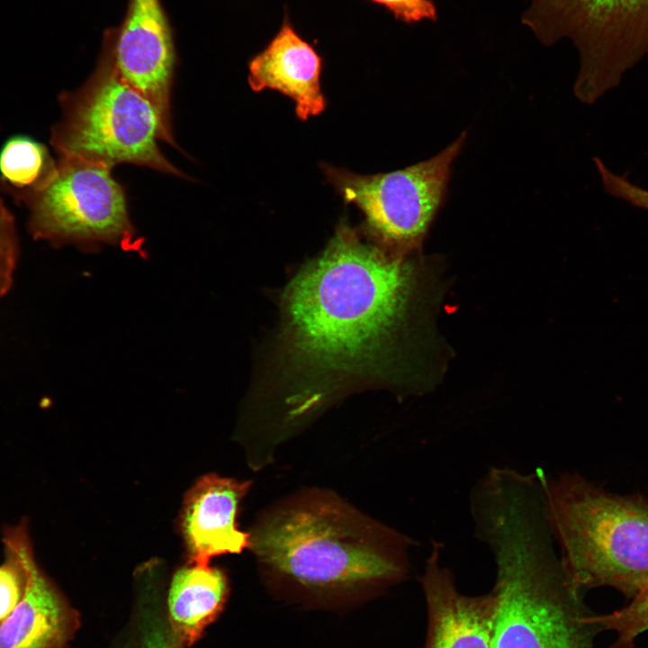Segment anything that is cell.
Returning a JSON list of instances; mask_svg holds the SVG:
<instances>
[{"instance_id": "obj_1", "label": "cell", "mask_w": 648, "mask_h": 648, "mask_svg": "<svg viewBox=\"0 0 648 648\" xmlns=\"http://www.w3.org/2000/svg\"><path fill=\"white\" fill-rule=\"evenodd\" d=\"M413 288L405 255L364 241L346 222L339 225L283 297L273 375L293 406L290 415L390 375Z\"/></svg>"}, {"instance_id": "obj_2", "label": "cell", "mask_w": 648, "mask_h": 648, "mask_svg": "<svg viewBox=\"0 0 648 648\" xmlns=\"http://www.w3.org/2000/svg\"><path fill=\"white\" fill-rule=\"evenodd\" d=\"M470 510L475 536L496 564L491 648H594L599 630L590 620L585 590L554 549L540 483L493 484L472 499Z\"/></svg>"}, {"instance_id": "obj_3", "label": "cell", "mask_w": 648, "mask_h": 648, "mask_svg": "<svg viewBox=\"0 0 648 648\" xmlns=\"http://www.w3.org/2000/svg\"><path fill=\"white\" fill-rule=\"evenodd\" d=\"M408 538L331 494L308 493L274 508L249 533L268 586L315 608H343L402 580Z\"/></svg>"}, {"instance_id": "obj_4", "label": "cell", "mask_w": 648, "mask_h": 648, "mask_svg": "<svg viewBox=\"0 0 648 648\" xmlns=\"http://www.w3.org/2000/svg\"><path fill=\"white\" fill-rule=\"evenodd\" d=\"M544 511L564 568L582 590L631 599L648 585V498L608 492L577 472L541 469Z\"/></svg>"}, {"instance_id": "obj_5", "label": "cell", "mask_w": 648, "mask_h": 648, "mask_svg": "<svg viewBox=\"0 0 648 648\" xmlns=\"http://www.w3.org/2000/svg\"><path fill=\"white\" fill-rule=\"evenodd\" d=\"M117 28L107 29L89 78L58 97L59 120L50 142L58 157L109 168L131 163L186 177L162 154L157 140L171 145L152 105L121 75L115 58Z\"/></svg>"}, {"instance_id": "obj_6", "label": "cell", "mask_w": 648, "mask_h": 648, "mask_svg": "<svg viewBox=\"0 0 648 648\" xmlns=\"http://www.w3.org/2000/svg\"><path fill=\"white\" fill-rule=\"evenodd\" d=\"M525 22L545 42L572 40L575 96L591 104L648 55V0H534Z\"/></svg>"}, {"instance_id": "obj_7", "label": "cell", "mask_w": 648, "mask_h": 648, "mask_svg": "<svg viewBox=\"0 0 648 648\" xmlns=\"http://www.w3.org/2000/svg\"><path fill=\"white\" fill-rule=\"evenodd\" d=\"M21 203L36 240L88 251L112 245L142 252L143 239L130 220L123 188L107 166L58 157L48 184Z\"/></svg>"}, {"instance_id": "obj_8", "label": "cell", "mask_w": 648, "mask_h": 648, "mask_svg": "<svg viewBox=\"0 0 648 648\" xmlns=\"http://www.w3.org/2000/svg\"><path fill=\"white\" fill-rule=\"evenodd\" d=\"M467 131L436 156L410 166L377 175H357L321 166L327 180L365 218L374 242L401 255L418 248L445 203L454 161Z\"/></svg>"}, {"instance_id": "obj_9", "label": "cell", "mask_w": 648, "mask_h": 648, "mask_svg": "<svg viewBox=\"0 0 648 648\" xmlns=\"http://www.w3.org/2000/svg\"><path fill=\"white\" fill-rule=\"evenodd\" d=\"M115 58L122 77L152 105L175 146L170 103L176 55L161 0H128Z\"/></svg>"}, {"instance_id": "obj_10", "label": "cell", "mask_w": 648, "mask_h": 648, "mask_svg": "<svg viewBox=\"0 0 648 648\" xmlns=\"http://www.w3.org/2000/svg\"><path fill=\"white\" fill-rule=\"evenodd\" d=\"M2 541L20 554L26 583L17 606L0 622V648H69L78 627V615L38 564L28 519L4 526Z\"/></svg>"}, {"instance_id": "obj_11", "label": "cell", "mask_w": 648, "mask_h": 648, "mask_svg": "<svg viewBox=\"0 0 648 648\" xmlns=\"http://www.w3.org/2000/svg\"><path fill=\"white\" fill-rule=\"evenodd\" d=\"M443 547L432 541L419 578L428 615L425 648H491L498 597L459 592L452 571L440 562Z\"/></svg>"}, {"instance_id": "obj_12", "label": "cell", "mask_w": 648, "mask_h": 648, "mask_svg": "<svg viewBox=\"0 0 648 648\" xmlns=\"http://www.w3.org/2000/svg\"><path fill=\"white\" fill-rule=\"evenodd\" d=\"M251 485L217 474L201 477L187 491L179 529L188 562L208 565L211 558L238 554L249 545V533L238 529V507Z\"/></svg>"}, {"instance_id": "obj_13", "label": "cell", "mask_w": 648, "mask_h": 648, "mask_svg": "<svg viewBox=\"0 0 648 648\" xmlns=\"http://www.w3.org/2000/svg\"><path fill=\"white\" fill-rule=\"evenodd\" d=\"M321 70V57L285 14L276 34L249 61L248 84L255 92L272 89L289 96L297 117L306 121L326 108Z\"/></svg>"}, {"instance_id": "obj_14", "label": "cell", "mask_w": 648, "mask_h": 648, "mask_svg": "<svg viewBox=\"0 0 648 648\" xmlns=\"http://www.w3.org/2000/svg\"><path fill=\"white\" fill-rule=\"evenodd\" d=\"M229 594L224 572L187 563L176 571L167 596V622L178 642L190 646L221 612Z\"/></svg>"}, {"instance_id": "obj_15", "label": "cell", "mask_w": 648, "mask_h": 648, "mask_svg": "<svg viewBox=\"0 0 648 648\" xmlns=\"http://www.w3.org/2000/svg\"><path fill=\"white\" fill-rule=\"evenodd\" d=\"M57 166L44 144L28 135H14L0 148V189L21 203L48 184Z\"/></svg>"}, {"instance_id": "obj_16", "label": "cell", "mask_w": 648, "mask_h": 648, "mask_svg": "<svg viewBox=\"0 0 648 648\" xmlns=\"http://www.w3.org/2000/svg\"><path fill=\"white\" fill-rule=\"evenodd\" d=\"M590 620L599 632L616 634L611 648H634L637 637L648 631V585L625 607L607 614H592Z\"/></svg>"}, {"instance_id": "obj_17", "label": "cell", "mask_w": 648, "mask_h": 648, "mask_svg": "<svg viewBox=\"0 0 648 648\" xmlns=\"http://www.w3.org/2000/svg\"><path fill=\"white\" fill-rule=\"evenodd\" d=\"M4 561L0 565V622L21 600L26 583V573L18 552L4 544Z\"/></svg>"}, {"instance_id": "obj_18", "label": "cell", "mask_w": 648, "mask_h": 648, "mask_svg": "<svg viewBox=\"0 0 648 648\" xmlns=\"http://www.w3.org/2000/svg\"><path fill=\"white\" fill-rule=\"evenodd\" d=\"M19 257L15 218L0 195V299L10 290Z\"/></svg>"}, {"instance_id": "obj_19", "label": "cell", "mask_w": 648, "mask_h": 648, "mask_svg": "<svg viewBox=\"0 0 648 648\" xmlns=\"http://www.w3.org/2000/svg\"><path fill=\"white\" fill-rule=\"evenodd\" d=\"M605 191L634 207L648 211V190L633 183L626 177L610 171L598 158H594Z\"/></svg>"}, {"instance_id": "obj_20", "label": "cell", "mask_w": 648, "mask_h": 648, "mask_svg": "<svg viewBox=\"0 0 648 648\" xmlns=\"http://www.w3.org/2000/svg\"><path fill=\"white\" fill-rule=\"evenodd\" d=\"M133 648H184L174 635L168 622L151 615L142 616Z\"/></svg>"}, {"instance_id": "obj_21", "label": "cell", "mask_w": 648, "mask_h": 648, "mask_svg": "<svg viewBox=\"0 0 648 648\" xmlns=\"http://www.w3.org/2000/svg\"><path fill=\"white\" fill-rule=\"evenodd\" d=\"M383 6L398 20L412 23L436 18V8L430 0H369Z\"/></svg>"}]
</instances>
